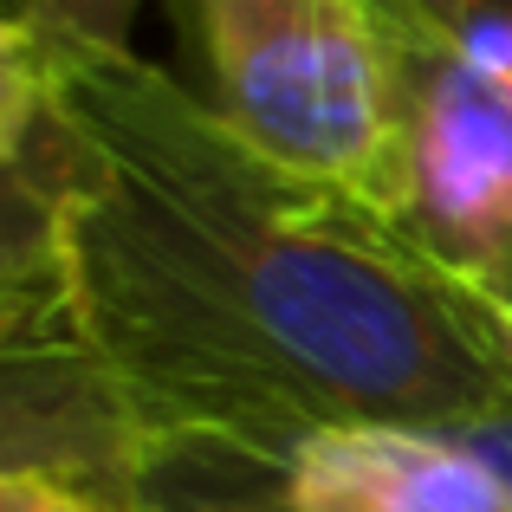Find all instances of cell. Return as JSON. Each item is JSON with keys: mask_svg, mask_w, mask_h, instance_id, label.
Instances as JSON below:
<instances>
[{"mask_svg": "<svg viewBox=\"0 0 512 512\" xmlns=\"http://www.w3.org/2000/svg\"><path fill=\"white\" fill-rule=\"evenodd\" d=\"M389 26V20H383ZM396 169L383 214L512 318V39L396 33Z\"/></svg>", "mask_w": 512, "mask_h": 512, "instance_id": "3957f363", "label": "cell"}, {"mask_svg": "<svg viewBox=\"0 0 512 512\" xmlns=\"http://www.w3.org/2000/svg\"><path fill=\"white\" fill-rule=\"evenodd\" d=\"M0 512H111L85 493L59 487L46 474H20V467H0Z\"/></svg>", "mask_w": 512, "mask_h": 512, "instance_id": "52a82bcc", "label": "cell"}, {"mask_svg": "<svg viewBox=\"0 0 512 512\" xmlns=\"http://www.w3.org/2000/svg\"><path fill=\"white\" fill-rule=\"evenodd\" d=\"M0 338L78 350L143 512H279L325 428L512 415V318L376 201L253 150L130 46L0 33Z\"/></svg>", "mask_w": 512, "mask_h": 512, "instance_id": "6da1fadb", "label": "cell"}, {"mask_svg": "<svg viewBox=\"0 0 512 512\" xmlns=\"http://www.w3.org/2000/svg\"><path fill=\"white\" fill-rule=\"evenodd\" d=\"M396 33L435 39V46H487V39H512V0H376Z\"/></svg>", "mask_w": 512, "mask_h": 512, "instance_id": "5b68a950", "label": "cell"}, {"mask_svg": "<svg viewBox=\"0 0 512 512\" xmlns=\"http://www.w3.org/2000/svg\"><path fill=\"white\" fill-rule=\"evenodd\" d=\"M279 512H512L480 428H325L286 461Z\"/></svg>", "mask_w": 512, "mask_h": 512, "instance_id": "277c9868", "label": "cell"}, {"mask_svg": "<svg viewBox=\"0 0 512 512\" xmlns=\"http://www.w3.org/2000/svg\"><path fill=\"white\" fill-rule=\"evenodd\" d=\"M188 91L279 163L389 201L396 39L376 0H163Z\"/></svg>", "mask_w": 512, "mask_h": 512, "instance_id": "7a4b0ae2", "label": "cell"}, {"mask_svg": "<svg viewBox=\"0 0 512 512\" xmlns=\"http://www.w3.org/2000/svg\"><path fill=\"white\" fill-rule=\"evenodd\" d=\"M46 33L59 39H85V46H130L143 0H20Z\"/></svg>", "mask_w": 512, "mask_h": 512, "instance_id": "8992f818", "label": "cell"}]
</instances>
